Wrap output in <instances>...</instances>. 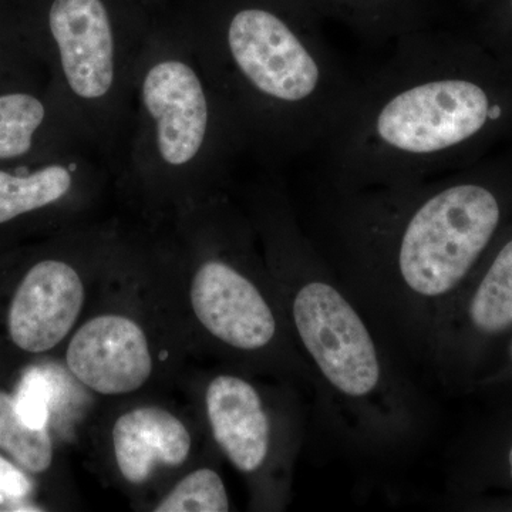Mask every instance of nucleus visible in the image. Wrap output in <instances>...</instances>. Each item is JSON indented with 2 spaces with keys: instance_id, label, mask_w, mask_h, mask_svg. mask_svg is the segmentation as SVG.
Instances as JSON below:
<instances>
[{
  "instance_id": "f8f14e48",
  "label": "nucleus",
  "mask_w": 512,
  "mask_h": 512,
  "mask_svg": "<svg viewBox=\"0 0 512 512\" xmlns=\"http://www.w3.org/2000/svg\"><path fill=\"white\" fill-rule=\"evenodd\" d=\"M212 437L239 473H259L268 463L274 426L258 389L234 375L214 377L205 393Z\"/></svg>"
},
{
  "instance_id": "a211bd4d",
  "label": "nucleus",
  "mask_w": 512,
  "mask_h": 512,
  "mask_svg": "<svg viewBox=\"0 0 512 512\" xmlns=\"http://www.w3.org/2000/svg\"><path fill=\"white\" fill-rule=\"evenodd\" d=\"M156 512H227L229 498L220 474L200 468L183 478L157 505Z\"/></svg>"
},
{
  "instance_id": "1a4fd4ad",
  "label": "nucleus",
  "mask_w": 512,
  "mask_h": 512,
  "mask_svg": "<svg viewBox=\"0 0 512 512\" xmlns=\"http://www.w3.org/2000/svg\"><path fill=\"white\" fill-rule=\"evenodd\" d=\"M190 295L201 325L228 348L262 352L278 338L279 323L271 302L229 255L214 254L201 262Z\"/></svg>"
},
{
  "instance_id": "4468645a",
  "label": "nucleus",
  "mask_w": 512,
  "mask_h": 512,
  "mask_svg": "<svg viewBox=\"0 0 512 512\" xmlns=\"http://www.w3.org/2000/svg\"><path fill=\"white\" fill-rule=\"evenodd\" d=\"M191 443L183 421L161 407H138L120 416L113 427L117 466L131 484L147 481L156 464L181 466Z\"/></svg>"
},
{
  "instance_id": "9d476101",
  "label": "nucleus",
  "mask_w": 512,
  "mask_h": 512,
  "mask_svg": "<svg viewBox=\"0 0 512 512\" xmlns=\"http://www.w3.org/2000/svg\"><path fill=\"white\" fill-rule=\"evenodd\" d=\"M109 167L90 148H73L55 156L0 165V238L35 227L59 212Z\"/></svg>"
},
{
  "instance_id": "aec40b11",
  "label": "nucleus",
  "mask_w": 512,
  "mask_h": 512,
  "mask_svg": "<svg viewBox=\"0 0 512 512\" xmlns=\"http://www.w3.org/2000/svg\"><path fill=\"white\" fill-rule=\"evenodd\" d=\"M16 399H18L19 412L26 424L33 429L47 427L52 387L42 370L33 367L23 375L16 392Z\"/></svg>"
},
{
  "instance_id": "7ed1b4c3",
  "label": "nucleus",
  "mask_w": 512,
  "mask_h": 512,
  "mask_svg": "<svg viewBox=\"0 0 512 512\" xmlns=\"http://www.w3.org/2000/svg\"><path fill=\"white\" fill-rule=\"evenodd\" d=\"M183 29L262 167L319 154L357 80L292 0H157Z\"/></svg>"
},
{
  "instance_id": "dca6fc26",
  "label": "nucleus",
  "mask_w": 512,
  "mask_h": 512,
  "mask_svg": "<svg viewBox=\"0 0 512 512\" xmlns=\"http://www.w3.org/2000/svg\"><path fill=\"white\" fill-rule=\"evenodd\" d=\"M454 501L512 495V406L474 431L457 451L450 484Z\"/></svg>"
},
{
  "instance_id": "423d86ee",
  "label": "nucleus",
  "mask_w": 512,
  "mask_h": 512,
  "mask_svg": "<svg viewBox=\"0 0 512 512\" xmlns=\"http://www.w3.org/2000/svg\"><path fill=\"white\" fill-rule=\"evenodd\" d=\"M49 90L80 140L113 167L154 0H13Z\"/></svg>"
},
{
  "instance_id": "6ab92c4d",
  "label": "nucleus",
  "mask_w": 512,
  "mask_h": 512,
  "mask_svg": "<svg viewBox=\"0 0 512 512\" xmlns=\"http://www.w3.org/2000/svg\"><path fill=\"white\" fill-rule=\"evenodd\" d=\"M468 16V32L512 66V0H484Z\"/></svg>"
},
{
  "instance_id": "0eeeda50",
  "label": "nucleus",
  "mask_w": 512,
  "mask_h": 512,
  "mask_svg": "<svg viewBox=\"0 0 512 512\" xmlns=\"http://www.w3.org/2000/svg\"><path fill=\"white\" fill-rule=\"evenodd\" d=\"M511 338L512 224L441 320L427 366L450 392L470 394Z\"/></svg>"
},
{
  "instance_id": "f3484780",
  "label": "nucleus",
  "mask_w": 512,
  "mask_h": 512,
  "mask_svg": "<svg viewBox=\"0 0 512 512\" xmlns=\"http://www.w3.org/2000/svg\"><path fill=\"white\" fill-rule=\"evenodd\" d=\"M47 83L45 66L20 26L13 0H0V93Z\"/></svg>"
},
{
  "instance_id": "412c9836",
  "label": "nucleus",
  "mask_w": 512,
  "mask_h": 512,
  "mask_svg": "<svg viewBox=\"0 0 512 512\" xmlns=\"http://www.w3.org/2000/svg\"><path fill=\"white\" fill-rule=\"evenodd\" d=\"M470 394L483 397L497 409L512 406V338L493 369L478 380Z\"/></svg>"
},
{
  "instance_id": "2eb2a0df",
  "label": "nucleus",
  "mask_w": 512,
  "mask_h": 512,
  "mask_svg": "<svg viewBox=\"0 0 512 512\" xmlns=\"http://www.w3.org/2000/svg\"><path fill=\"white\" fill-rule=\"evenodd\" d=\"M316 18L335 20L373 45L437 26L443 0H292Z\"/></svg>"
},
{
  "instance_id": "39448f33",
  "label": "nucleus",
  "mask_w": 512,
  "mask_h": 512,
  "mask_svg": "<svg viewBox=\"0 0 512 512\" xmlns=\"http://www.w3.org/2000/svg\"><path fill=\"white\" fill-rule=\"evenodd\" d=\"M248 156L234 114L183 29L156 0L113 170L156 194H197Z\"/></svg>"
},
{
  "instance_id": "4be33fe9",
  "label": "nucleus",
  "mask_w": 512,
  "mask_h": 512,
  "mask_svg": "<svg viewBox=\"0 0 512 512\" xmlns=\"http://www.w3.org/2000/svg\"><path fill=\"white\" fill-rule=\"evenodd\" d=\"M481 2H484V0H443L444 5H456L467 12V15L471 10L477 8Z\"/></svg>"
},
{
  "instance_id": "f257e3e1",
  "label": "nucleus",
  "mask_w": 512,
  "mask_h": 512,
  "mask_svg": "<svg viewBox=\"0 0 512 512\" xmlns=\"http://www.w3.org/2000/svg\"><path fill=\"white\" fill-rule=\"evenodd\" d=\"M512 224V143L380 187L316 183L312 239L384 342L427 365L441 320Z\"/></svg>"
},
{
  "instance_id": "20e7f679",
  "label": "nucleus",
  "mask_w": 512,
  "mask_h": 512,
  "mask_svg": "<svg viewBox=\"0 0 512 512\" xmlns=\"http://www.w3.org/2000/svg\"><path fill=\"white\" fill-rule=\"evenodd\" d=\"M251 185L255 224L289 281V315L318 387V406L348 446L392 456L421 439L426 410L365 311L303 231L276 170Z\"/></svg>"
},
{
  "instance_id": "ddd939ff",
  "label": "nucleus",
  "mask_w": 512,
  "mask_h": 512,
  "mask_svg": "<svg viewBox=\"0 0 512 512\" xmlns=\"http://www.w3.org/2000/svg\"><path fill=\"white\" fill-rule=\"evenodd\" d=\"M82 147L89 148L49 84L0 93V165L26 163Z\"/></svg>"
},
{
  "instance_id": "9b49d317",
  "label": "nucleus",
  "mask_w": 512,
  "mask_h": 512,
  "mask_svg": "<svg viewBox=\"0 0 512 512\" xmlns=\"http://www.w3.org/2000/svg\"><path fill=\"white\" fill-rule=\"evenodd\" d=\"M66 362L79 382L106 396L136 392L153 372L146 333L121 315L84 323L70 340Z\"/></svg>"
},
{
  "instance_id": "6e6552de",
  "label": "nucleus",
  "mask_w": 512,
  "mask_h": 512,
  "mask_svg": "<svg viewBox=\"0 0 512 512\" xmlns=\"http://www.w3.org/2000/svg\"><path fill=\"white\" fill-rule=\"evenodd\" d=\"M18 275L2 316L10 349L39 356L57 348L82 312L84 285L74 265L57 254H32Z\"/></svg>"
},
{
  "instance_id": "f03ea898",
  "label": "nucleus",
  "mask_w": 512,
  "mask_h": 512,
  "mask_svg": "<svg viewBox=\"0 0 512 512\" xmlns=\"http://www.w3.org/2000/svg\"><path fill=\"white\" fill-rule=\"evenodd\" d=\"M359 77L320 150V180L380 187L477 163L512 143V66L468 30L433 26L393 42Z\"/></svg>"
}]
</instances>
